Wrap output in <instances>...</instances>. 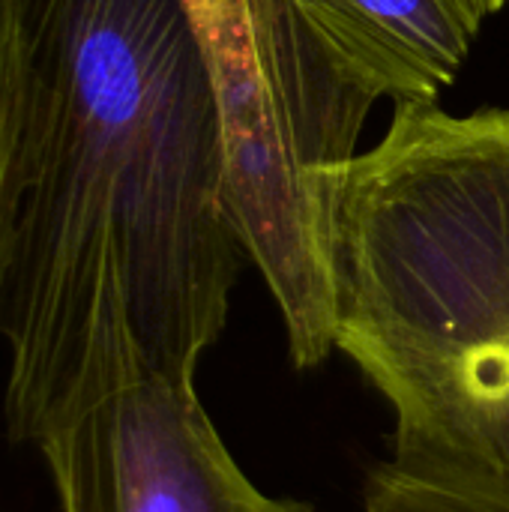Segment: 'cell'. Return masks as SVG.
I'll use <instances>...</instances> for the list:
<instances>
[{
    "label": "cell",
    "instance_id": "cell-1",
    "mask_svg": "<svg viewBox=\"0 0 509 512\" xmlns=\"http://www.w3.org/2000/svg\"><path fill=\"white\" fill-rule=\"evenodd\" d=\"M21 195L0 276L6 429L33 444L138 378L195 381L246 258L180 0H18Z\"/></svg>",
    "mask_w": 509,
    "mask_h": 512
},
{
    "label": "cell",
    "instance_id": "cell-2",
    "mask_svg": "<svg viewBox=\"0 0 509 512\" xmlns=\"http://www.w3.org/2000/svg\"><path fill=\"white\" fill-rule=\"evenodd\" d=\"M336 351L393 411V444L509 474V108L399 102L351 162Z\"/></svg>",
    "mask_w": 509,
    "mask_h": 512
},
{
    "label": "cell",
    "instance_id": "cell-3",
    "mask_svg": "<svg viewBox=\"0 0 509 512\" xmlns=\"http://www.w3.org/2000/svg\"><path fill=\"white\" fill-rule=\"evenodd\" d=\"M225 150V204L267 282L294 366L336 351V207L372 99L327 57L297 0H180Z\"/></svg>",
    "mask_w": 509,
    "mask_h": 512
},
{
    "label": "cell",
    "instance_id": "cell-4",
    "mask_svg": "<svg viewBox=\"0 0 509 512\" xmlns=\"http://www.w3.org/2000/svg\"><path fill=\"white\" fill-rule=\"evenodd\" d=\"M36 450L60 512H312L243 474L195 381L120 384L45 432Z\"/></svg>",
    "mask_w": 509,
    "mask_h": 512
},
{
    "label": "cell",
    "instance_id": "cell-5",
    "mask_svg": "<svg viewBox=\"0 0 509 512\" xmlns=\"http://www.w3.org/2000/svg\"><path fill=\"white\" fill-rule=\"evenodd\" d=\"M327 57L372 102H438L509 0H297Z\"/></svg>",
    "mask_w": 509,
    "mask_h": 512
},
{
    "label": "cell",
    "instance_id": "cell-6",
    "mask_svg": "<svg viewBox=\"0 0 509 512\" xmlns=\"http://www.w3.org/2000/svg\"><path fill=\"white\" fill-rule=\"evenodd\" d=\"M363 512H509V474L483 462L393 444L366 477Z\"/></svg>",
    "mask_w": 509,
    "mask_h": 512
},
{
    "label": "cell",
    "instance_id": "cell-7",
    "mask_svg": "<svg viewBox=\"0 0 509 512\" xmlns=\"http://www.w3.org/2000/svg\"><path fill=\"white\" fill-rule=\"evenodd\" d=\"M27 114V42L18 0H0V276L21 195V144Z\"/></svg>",
    "mask_w": 509,
    "mask_h": 512
}]
</instances>
